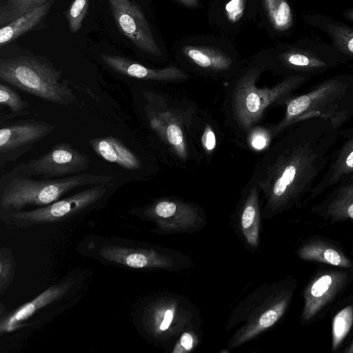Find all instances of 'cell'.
<instances>
[{"label": "cell", "mask_w": 353, "mask_h": 353, "mask_svg": "<svg viewBox=\"0 0 353 353\" xmlns=\"http://www.w3.org/2000/svg\"><path fill=\"white\" fill-rule=\"evenodd\" d=\"M339 136L328 120L312 117L291 125L274 139L247 184L256 185L263 196V218L305 204Z\"/></svg>", "instance_id": "6da1fadb"}, {"label": "cell", "mask_w": 353, "mask_h": 353, "mask_svg": "<svg viewBox=\"0 0 353 353\" xmlns=\"http://www.w3.org/2000/svg\"><path fill=\"white\" fill-rule=\"evenodd\" d=\"M262 69L254 66L237 74L225 88L223 101L225 124L243 140L251 129L259 125L270 108L285 105L294 93L312 78L292 76L273 86L259 88Z\"/></svg>", "instance_id": "7a4b0ae2"}, {"label": "cell", "mask_w": 353, "mask_h": 353, "mask_svg": "<svg viewBox=\"0 0 353 353\" xmlns=\"http://www.w3.org/2000/svg\"><path fill=\"white\" fill-rule=\"evenodd\" d=\"M285 105L284 117L269 126L274 139L291 125L312 117L328 120L339 131L353 119V74L325 79L307 92L292 96Z\"/></svg>", "instance_id": "3957f363"}, {"label": "cell", "mask_w": 353, "mask_h": 353, "mask_svg": "<svg viewBox=\"0 0 353 353\" xmlns=\"http://www.w3.org/2000/svg\"><path fill=\"white\" fill-rule=\"evenodd\" d=\"M144 94L149 126L171 155L182 163L198 160L200 154L195 139L201 118L196 105L154 92Z\"/></svg>", "instance_id": "277c9868"}, {"label": "cell", "mask_w": 353, "mask_h": 353, "mask_svg": "<svg viewBox=\"0 0 353 353\" xmlns=\"http://www.w3.org/2000/svg\"><path fill=\"white\" fill-rule=\"evenodd\" d=\"M296 288V279L288 276L256 289L239 305L229 319V330L239 323L241 325L229 340L228 347L236 348L276 324L287 312Z\"/></svg>", "instance_id": "5b68a950"}, {"label": "cell", "mask_w": 353, "mask_h": 353, "mask_svg": "<svg viewBox=\"0 0 353 353\" xmlns=\"http://www.w3.org/2000/svg\"><path fill=\"white\" fill-rule=\"evenodd\" d=\"M110 175L83 172L54 179H35L14 170L0 179L1 214L49 205L71 190L82 186L108 183Z\"/></svg>", "instance_id": "8992f818"}, {"label": "cell", "mask_w": 353, "mask_h": 353, "mask_svg": "<svg viewBox=\"0 0 353 353\" xmlns=\"http://www.w3.org/2000/svg\"><path fill=\"white\" fill-rule=\"evenodd\" d=\"M62 71L37 57L19 56L0 59V79L49 103L68 105L77 98L61 79Z\"/></svg>", "instance_id": "52a82bcc"}, {"label": "cell", "mask_w": 353, "mask_h": 353, "mask_svg": "<svg viewBox=\"0 0 353 353\" xmlns=\"http://www.w3.org/2000/svg\"><path fill=\"white\" fill-rule=\"evenodd\" d=\"M117 188L114 179L91 185L41 208L1 215L5 223L21 228L59 223L104 206Z\"/></svg>", "instance_id": "ba28073f"}, {"label": "cell", "mask_w": 353, "mask_h": 353, "mask_svg": "<svg viewBox=\"0 0 353 353\" xmlns=\"http://www.w3.org/2000/svg\"><path fill=\"white\" fill-rule=\"evenodd\" d=\"M353 283V269L331 266L317 270L303 290L302 326L322 319Z\"/></svg>", "instance_id": "9c48e42d"}, {"label": "cell", "mask_w": 353, "mask_h": 353, "mask_svg": "<svg viewBox=\"0 0 353 353\" xmlns=\"http://www.w3.org/2000/svg\"><path fill=\"white\" fill-rule=\"evenodd\" d=\"M143 219L153 222L163 234L196 232L205 224L202 209L180 199L161 198L136 210Z\"/></svg>", "instance_id": "30bf717a"}, {"label": "cell", "mask_w": 353, "mask_h": 353, "mask_svg": "<svg viewBox=\"0 0 353 353\" xmlns=\"http://www.w3.org/2000/svg\"><path fill=\"white\" fill-rule=\"evenodd\" d=\"M90 163L88 155L68 143H60L43 155L16 165L12 170L31 177L54 179L83 173Z\"/></svg>", "instance_id": "8fae6325"}, {"label": "cell", "mask_w": 353, "mask_h": 353, "mask_svg": "<svg viewBox=\"0 0 353 353\" xmlns=\"http://www.w3.org/2000/svg\"><path fill=\"white\" fill-rule=\"evenodd\" d=\"M101 258L133 269L174 270L184 268L179 254L159 248L107 245L99 251Z\"/></svg>", "instance_id": "7c38bea8"}, {"label": "cell", "mask_w": 353, "mask_h": 353, "mask_svg": "<svg viewBox=\"0 0 353 353\" xmlns=\"http://www.w3.org/2000/svg\"><path fill=\"white\" fill-rule=\"evenodd\" d=\"M55 125L46 121L28 119L0 128V164L18 159L48 136Z\"/></svg>", "instance_id": "4fadbf2b"}, {"label": "cell", "mask_w": 353, "mask_h": 353, "mask_svg": "<svg viewBox=\"0 0 353 353\" xmlns=\"http://www.w3.org/2000/svg\"><path fill=\"white\" fill-rule=\"evenodd\" d=\"M121 32L139 50L154 56L161 51L140 8L131 0H107Z\"/></svg>", "instance_id": "5bb4252c"}, {"label": "cell", "mask_w": 353, "mask_h": 353, "mask_svg": "<svg viewBox=\"0 0 353 353\" xmlns=\"http://www.w3.org/2000/svg\"><path fill=\"white\" fill-rule=\"evenodd\" d=\"M350 59L340 52H324L303 48H291L276 57L273 69L285 77L314 75L327 72Z\"/></svg>", "instance_id": "9a60e30c"}, {"label": "cell", "mask_w": 353, "mask_h": 353, "mask_svg": "<svg viewBox=\"0 0 353 353\" xmlns=\"http://www.w3.org/2000/svg\"><path fill=\"white\" fill-rule=\"evenodd\" d=\"M339 135L343 137V141L339 148L332 153L325 171L307 197L305 204L353 173V128L343 132L339 130Z\"/></svg>", "instance_id": "2e32d148"}, {"label": "cell", "mask_w": 353, "mask_h": 353, "mask_svg": "<svg viewBox=\"0 0 353 353\" xmlns=\"http://www.w3.org/2000/svg\"><path fill=\"white\" fill-rule=\"evenodd\" d=\"M100 57L112 70L133 78L165 83L184 81L190 78L186 72L173 65L154 69L119 55L100 54Z\"/></svg>", "instance_id": "e0dca14e"}, {"label": "cell", "mask_w": 353, "mask_h": 353, "mask_svg": "<svg viewBox=\"0 0 353 353\" xmlns=\"http://www.w3.org/2000/svg\"><path fill=\"white\" fill-rule=\"evenodd\" d=\"M301 260L344 269H353V261L336 242L321 236L306 239L298 248Z\"/></svg>", "instance_id": "ac0fdd59"}, {"label": "cell", "mask_w": 353, "mask_h": 353, "mask_svg": "<svg viewBox=\"0 0 353 353\" xmlns=\"http://www.w3.org/2000/svg\"><path fill=\"white\" fill-rule=\"evenodd\" d=\"M311 212L331 223L353 221V181L334 186Z\"/></svg>", "instance_id": "d6986e66"}, {"label": "cell", "mask_w": 353, "mask_h": 353, "mask_svg": "<svg viewBox=\"0 0 353 353\" xmlns=\"http://www.w3.org/2000/svg\"><path fill=\"white\" fill-rule=\"evenodd\" d=\"M73 282L66 281L59 284L53 285L32 301L22 305L13 312L0 319L1 334L17 330L21 323L30 318L39 310L59 300L72 286Z\"/></svg>", "instance_id": "ffe728a7"}, {"label": "cell", "mask_w": 353, "mask_h": 353, "mask_svg": "<svg viewBox=\"0 0 353 353\" xmlns=\"http://www.w3.org/2000/svg\"><path fill=\"white\" fill-rule=\"evenodd\" d=\"M238 212V228L240 236L252 249L258 248L262 211L260 207V192L256 185H246Z\"/></svg>", "instance_id": "44dd1931"}, {"label": "cell", "mask_w": 353, "mask_h": 353, "mask_svg": "<svg viewBox=\"0 0 353 353\" xmlns=\"http://www.w3.org/2000/svg\"><path fill=\"white\" fill-rule=\"evenodd\" d=\"M182 52L191 63L208 74L224 76L230 74L234 68L233 59L219 49L186 46Z\"/></svg>", "instance_id": "7402d4cb"}, {"label": "cell", "mask_w": 353, "mask_h": 353, "mask_svg": "<svg viewBox=\"0 0 353 353\" xmlns=\"http://www.w3.org/2000/svg\"><path fill=\"white\" fill-rule=\"evenodd\" d=\"M88 143L96 154L108 162L129 170H138L142 168L139 157L117 138L112 136L94 138L89 139Z\"/></svg>", "instance_id": "603a6c76"}, {"label": "cell", "mask_w": 353, "mask_h": 353, "mask_svg": "<svg viewBox=\"0 0 353 353\" xmlns=\"http://www.w3.org/2000/svg\"><path fill=\"white\" fill-rule=\"evenodd\" d=\"M179 304L168 299L157 300L145 309L143 321L145 329L154 337L167 335L174 325Z\"/></svg>", "instance_id": "cb8c5ba5"}, {"label": "cell", "mask_w": 353, "mask_h": 353, "mask_svg": "<svg viewBox=\"0 0 353 353\" xmlns=\"http://www.w3.org/2000/svg\"><path fill=\"white\" fill-rule=\"evenodd\" d=\"M331 325L332 352L343 350L353 339V295L334 305Z\"/></svg>", "instance_id": "d4e9b609"}, {"label": "cell", "mask_w": 353, "mask_h": 353, "mask_svg": "<svg viewBox=\"0 0 353 353\" xmlns=\"http://www.w3.org/2000/svg\"><path fill=\"white\" fill-rule=\"evenodd\" d=\"M55 0H50L44 5L13 20L1 28L0 48L18 39L27 32L33 30L48 14Z\"/></svg>", "instance_id": "484cf974"}, {"label": "cell", "mask_w": 353, "mask_h": 353, "mask_svg": "<svg viewBox=\"0 0 353 353\" xmlns=\"http://www.w3.org/2000/svg\"><path fill=\"white\" fill-rule=\"evenodd\" d=\"M316 25L330 36L336 51L347 58H353V29L328 18H319Z\"/></svg>", "instance_id": "4316f807"}, {"label": "cell", "mask_w": 353, "mask_h": 353, "mask_svg": "<svg viewBox=\"0 0 353 353\" xmlns=\"http://www.w3.org/2000/svg\"><path fill=\"white\" fill-rule=\"evenodd\" d=\"M264 6L274 28L283 32L293 24V15L287 0H264Z\"/></svg>", "instance_id": "83f0119b"}, {"label": "cell", "mask_w": 353, "mask_h": 353, "mask_svg": "<svg viewBox=\"0 0 353 353\" xmlns=\"http://www.w3.org/2000/svg\"><path fill=\"white\" fill-rule=\"evenodd\" d=\"M50 0H5L0 6L1 28Z\"/></svg>", "instance_id": "f1b7e54d"}, {"label": "cell", "mask_w": 353, "mask_h": 353, "mask_svg": "<svg viewBox=\"0 0 353 353\" xmlns=\"http://www.w3.org/2000/svg\"><path fill=\"white\" fill-rule=\"evenodd\" d=\"M0 104L8 108L14 115L27 113L30 108L28 101H25L16 91L3 83H0Z\"/></svg>", "instance_id": "f546056e"}, {"label": "cell", "mask_w": 353, "mask_h": 353, "mask_svg": "<svg viewBox=\"0 0 353 353\" xmlns=\"http://www.w3.org/2000/svg\"><path fill=\"white\" fill-rule=\"evenodd\" d=\"M16 272V261L10 249L0 250V293L3 294L10 286Z\"/></svg>", "instance_id": "4dcf8cb0"}, {"label": "cell", "mask_w": 353, "mask_h": 353, "mask_svg": "<svg viewBox=\"0 0 353 353\" xmlns=\"http://www.w3.org/2000/svg\"><path fill=\"white\" fill-rule=\"evenodd\" d=\"M274 140L270 127L259 125L251 129L245 139L247 145L256 151L265 150Z\"/></svg>", "instance_id": "1f68e13d"}, {"label": "cell", "mask_w": 353, "mask_h": 353, "mask_svg": "<svg viewBox=\"0 0 353 353\" xmlns=\"http://www.w3.org/2000/svg\"><path fill=\"white\" fill-rule=\"evenodd\" d=\"M89 8V0H74L66 12L69 30L72 33L77 32Z\"/></svg>", "instance_id": "d6a6232c"}, {"label": "cell", "mask_w": 353, "mask_h": 353, "mask_svg": "<svg viewBox=\"0 0 353 353\" xmlns=\"http://www.w3.org/2000/svg\"><path fill=\"white\" fill-rule=\"evenodd\" d=\"M216 132L212 124H204L201 134L200 141L202 150L208 154L214 152L217 145Z\"/></svg>", "instance_id": "836d02e7"}, {"label": "cell", "mask_w": 353, "mask_h": 353, "mask_svg": "<svg viewBox=\"0 0 353 353\" xmlns=\"http://www.w3.org/2000/svg\"><path fill=\"white\" fill-rule=\"evenodd\" d=\"M245 0H229L225 6V14L231 23L239 21L243 17L245 10Z\"/></svg>", "instance_id": "e575fe53"}, {"label": "cell", "mask_w": 353, "mask_h": 353, "mask_svg": "<svg viewBox=\"0 0 353 353\" xmlns=\"http://www.w3.org/2000/svg\"><path fill=\"white\" fill-rule=\"evenodd\" d=\"M194 345L192 335L188 332H184L181 335L179 343L174 347L173 352H186L191 350Z\"/></svg>", "instance_id": "d590c367"}, {"label": "cell", "mask_w": 353, "mask_h": 353, "mask_svg": "<svg viewBox=\"0 0 353 353\" xmlns=\"http://www.w3.org/2000/svg\"><path fill=\"white\" fill-rule=\"evenodd\" d=\"M181 3L188 7H196L198 6L199 0H179Z\"/></svg>", "instance_id": "8d00e7d4"}, {"label": "cell", "mask_w": 353, "mask_h": 353, "mask_svg": "<svg viewBox=\"0 0 353 353\" xmlns=\"http://www.w3.org/2000/svg\"><path fill=\"white\" fill-rule=\"evenodd\" d=\"M344 353H353V339L351 342L342 350Z\"/></svg>", "instance_id": "74e56055"}, {"label": "cell", "mask_w": 353, "mask_h": 353, "mask_svg": "<svg viewBox=\"0 0 353 353\" xmlns=\"http://www.w3.org/2000/svg\"><path fill=\"white\" fill-rule=\"evenodd\" d=\"M345 14L347 18L353 21V10L347 11Z\"/></svg>", "instance_id": "f35d334b"}, {"label": "cell", "mask_w": 353, "mask_h": 353, "mask_svg": "<svg viewBox=\"0 0 353 353\" xmlns=\"http://www.w3.org/2000/svg\"><path fill=\"white\" fill-rule=\"evenodd\" d=\"M353 181V173L351 174L349 176H347L345 180H343L342 182L345 181Z\"/></svg>", "instance_id": "ab89813d"}]
</instances>
